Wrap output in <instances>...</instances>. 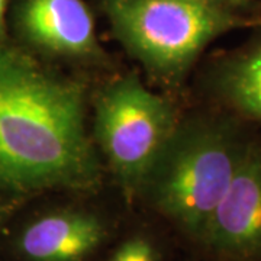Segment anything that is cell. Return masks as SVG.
I'll list each match as a JSON object with an SVG mask.
<instances>
[{
  "instance_id": "1",
  "label": "cell",
  "mask_w": 261,
  "mask_h": 261,
  "mask_svg": "<svg viewBox=\"0 0 261 261\" xmlns=\"http://www.w3.org/2000/svg\"><path fill=\"white\" fill-rule=\"evenodd\" d=\"M100 181L83 83L0 44V189L89 192Z\"/></svg>"
},
{
  "instance_id": "2",
  "label": "cell",
  "mask_w": 261,
  "mask_h": 261,
  "mask_svg": "<svg viewBox=\"0 0 261 261\" xmlns=\"http://www.w3.org/2000/svg\"><path fill=\"white\" fill-rule=\"evenodd\" d=\"M251 140L231 113L178 119L141 193L181 231L202 241Z\"/></svg>"
},
{
  "instance_id": "3",
  "label": "cell",
  "mask_w": 261,
  "mask_h": 261,
  "mask_svg": "<svg viewBox=\"0 0 261 261\" xmlns=\"http://www.w3.org/2000/svg\"><path fill=\"white\" fill-rule=\"evenodd\" d=\"M115 38L151 77L178 84L215 39L258 15L196 0H102Z\"/></svg>"
},
{
  "instance_id": "4",
  "label": "cell",
  "mask_w": 261,
  "mask_h": 261,
  "mask_svg": "<svg viewBox=\"0 0 261 261\" xmlns=\"http://www.w3.org/2000/svg\"><path fill=\"white\" fill-rule=\"evenodd\" d=\"M178 119L173 105L137 74L113 79L96 96L93 141L128 197L141 193Z\"/></svg>"
},
{
  "instance_id": "5",
  "label": "cell",
  "mask_w": 261,
  "mask_h": 261,
  "mask_svg": "<svg viewBox=\"0 0 261 261\" xmlns=\"http://www.w3.org/2000/svg\"><path fill=\"white\" fill-rule=\"evenodd\" d=\"M13 20L20 38L42 56L71 64L106 63L84 0H15Z\"/></svg>"
},
{
  "instance_id": "6",
  "label": "cell",
  "mask_w": 261,
  "mask_h": 261,
  "mask_svg": "<svg viewBox=\"0 0 261 261\" xmlns=\"http://www.w3.org/2000/svg\"><path fill=\"white\" fill-rule=\"evenodd\" d=\"M202 243L218 257L261 261V142L251 140Z\"/></svg>"
},
{
  "instance_id": "7",
  "label": "cell",
  "mask_w": 261,
  "mask_h": 261,
  "mask_svg": "<svg viewBox=\"0 0 261 261\" xmlns=\"http://www.w3.org/2000/svg\"><path fill=\"white\" fill-rule=\"evenodd\" d=\"M108 237L99 215L86 209H60L25 226L19 250L28 261H84Z\"/></svg>"
},
{
  "instance_id": "8",
  "label": "cell",
  "mask_w": 261,
  "mask_h": 261,
  "mask_svg": "<svg viewBox=\"0 0 261 261\" xmlns=\"http://www.w3.org/2000/svg\"><path fill=\"white\" fill-rule=\"evenodd\" d=\"M211 87L231 115L261 125V31L215 63Z\"/></svg>"
},
{
  "instance_id": "9",
  "label": "cell",
  "mask_w": 261,
  "mask_h": 261,
  "mask_svg": "<svg viewBox=\"0 0 261 261\" xmlns=\"http://www.w3.org/2000/svg\"><path fill=\"white\" fill-rule=\"evenodd\" d=\"M109 261H159V255L148 238L130 237L116 248Z\"/></svg>"
},
{
  "instance_id": "10",
  "label": "cell",
  "mask_w": 261,
  "mask_h": 261,
  "mask_svg": "<svg viewBox=\"0 0 261 261\" xmlns=\"http://www.w3.org/2000/svg\"><path fill=\"white\" fill-rule=\"evenodd\" d=\"M196 2H203V3L216 5V6H224V8L243 12V13H248V15H257L255 13V9H257L255 0H196Z\"/></svg>"
},
{
  "instance_id": "11",
  "label": "cell",
  "mask_w": 261,
  "mask_h": 261,
  "mask_svg": "<svg viewBox=\"0 0 261 261\" xmlns=\"http://www.w3.org/2000/svg\"><path fill=\"white\" fill-rule=\"evenodd\" d=\"M6 9H8V0H0V44H3V42H5Z\"/></svg>"
},
{
  "instance_id": "12",
  "label": "cell",
  "mask_w": 261,
  "mask_h": 261,
  "mask_svg": "<svg viewBox=\"0 0 261 261\" xmlns=\"http://www.w3.org/2000/svg\"><path fill=\"white\" fill-rule=\"evenodd\" d=\"M5 215H6V209L3 206H0V226H2V222L5 219Z\"/></svg>"
}]
</instances>
